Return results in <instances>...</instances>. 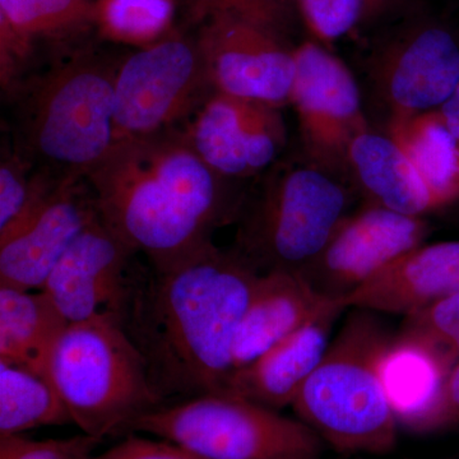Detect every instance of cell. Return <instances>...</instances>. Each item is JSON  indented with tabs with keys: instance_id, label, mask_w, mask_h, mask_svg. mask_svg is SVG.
Wrapping results in <instances>:
<instances>
[{
	"instance_id": "19",
	"label": "cell",
	"mask_w": 459,
	"mask_h": 459,
	"mask_svg": "<svg viewBox=\"0 0 459 459\" xmlns=\"http://www.w3.org/2000/svg\"><path fill=\"white\" fill-rule=\"evenodd\" d=\"M377 371L398 425L413 431L440 424L448 361L427 344L398 333L388 338Z\"/></svg>"
},
{
	"instance_id": "9",
	"label": "cell",
	"mask_w": 459,
	"mask_h": 459,
	"mask_svg": "<svg viewBox=\"0 0 459 459\" xmlns=\"http://www.w3.org/2000/svg\"><path fill=\"white\" fill-rule=\"evenodd\" d=\"M199 49L214 92L281 108L291 104L294 50L279 33L231 14L204 21Z\"/></svg>"
},
{
	"instance_id": "4",
	"label": "cell",
	"mask_w": 459,
	"mask_h": 459,
	"mask_svg": "<svg viewBox=\"0 0 459 459\" xmlns=\"http://www.w3.org/2000/svg\"><path fill=\"white\" fill-rule=\"evenodd\" d=\"M50 377L74 424L101 440L129 434L135 420L165 404L114 313L69 323L54 350Z\"/></svg>"
},
{
	"instance_id": "32",
	"label": "cell",
	"mask_w": 459,
	"mask_h": 459,
	"mask_svg": "<svg viewBox=\"0 0 459 459\" xmlns=\"http://www.w3.org/2000/svg\"><path fill=\"white\" fill-rule=\"evenodd\" d=\"M448 415H459V365L451 371L446 380L440 422Z\"/></svg>"
},
{
	"instance_id": "2",
	"label": "cell",
	"mask_w": 459,
	"mask_h": 459,
	"mask_svg": "<svg viewBox=\"0 0 459 459\" xmlns=\"http://www.w3.org/2000/svg\"><path fill=\"white\" fill-rule=\"evenodd\" d=\"M86 179L102 221L160 268L212 243L235 213L228 179L171 129L115 142Z\"/></svg>"
},
{
	"instance_id": "22",
	"label": "cell",
	"mask_w": 459,
	"mask_h": 459,
	"mask_svg": "<svg viewBox=\"0 0 459 459\" xmlns=\"http://www.w3.org/2000/svg\"><path fill=\"white\" fill-rule=\"evenodd\" d=\"M389 135L427 184L435 207L459 195V142L437 110L392 120Z\"/></svg>"
},
{
	"instance_id": "7",
	"label": "cell",
	"mask_w": 459,
	"mask_h": 459,
	"mask_svg": "<svg viewBox=\"0 0 459 459\" xmlns=\"http://www.w3.org/2000/svg\"><path fill=\"white\" fill-rule=\"evenodd\" d=\"M115 75L93 59L47 74L30 100V151L65 177L86 178L114 146Z\"/></svg>"
},
{
	"instance_id": "16",
	"label": "cell",
	"mask_w": 459,
	"mask_h": 459,
	"mask_svg": "<svg viewBox=\"0 0 459 459\" xmlns=\"http://www.w3.org/2000/svg\"><path fill=\"white\" fill-rule=\"evenodd\" d=\"M459 292V241L420 246L337 303L370 312L411 314Z\"/></svg>"
},
{
	"instance_id": "28",
	"label": "cell",
	"mask_w": 459,
	"mask_h": 459,
	"mask_svg": "<svg viewBox=\"0 0 459 459\" xmlns=\"http://www.w3.org/2000/svg\"><path fill=\"white\" fill-rule=\"evenodd\" d=\"M307 30L320 45H331L367 18V0H295Z\"/></svg>"
},
{
	"instance_id": "11",
	"label": "cell",
	"mask_w": 459,
	"mask_h": 459,
	"mask_svg": "<svg viewBox=\"0 0 459 459\" xmlns=\"http://www.w3.org/2000/svg\"><path fill=\"white\" fill-rule=\"evenodd\" d=\"M427 232L421 217L371 205L344 217L323 252L300 274L320 295L338 301L422 246Z\"/></svg>"
},
{
	"instance_id": "27",
	"label": "cell",
	"mask_w": 459,
	"mask_h": 459,
	"mask_svg": "<svg viewBox=\"0 0 459 459\" xmlns=\"http://www.w3.org/2000/svg\"><path fill=\"white\" fill-rule=\"evenodd\" d=\"M400 333L427 344L449 362L459 355V292L407 316Z\"/></svg>"
},
{
	"instance_id": "33",
	"label": "cell",
	"mask_w": 459,
	"mask_h": 459,
	"mask_svg": "<svg viewBox=\"0 0 459 459\" xmlns=\"http://www.w3.org/2000/svg\"><path fill=\"white\" fill-rule=\"evenodd\" d=\"M437 113L442 117L446 128L459 142V84L449 99L437 108Z\"/></svg>"
},
{
	"instance_id": "23",
	"label": "cell",
	"mask_w": 459,
	"mask_h": 459,
	"mask_svg": "<svg viewBox=\"0 0 459 459\" xmlns=\"http://www.w3.org/2000/svg\"><path fill=\"white\" fill-rule=\"evenodd\" d=\"M74 424L53 380L0 362V437Z\"/></svg>"
},
{
	"instance_id": "1",
	"label": "cell",
	"mask_w": 459,
	"mask_h": 459,
	"mask_svg": "<svg viewBox=\"0 0 459 459\" xmlns=\"http://www.w3.org/2000/svg\"><path fill=\"white\" fill-rule=\"evenodd\" d=\"M259 276L235 250L213 243L168 267L132 263L115 316L165 404L223 394Z\"/></svg>"
},
{
	"instance_id": "3",
	"label": "cell",
	"mask_w": 459,
	"mask_h": 459,
	"mask_svg": "<svg viewBox=\"0 0 459 459\" xmlns=\"http://www.w3.org/2000/svg\"><path fill=\"white\" fill-rule=\"evenodd\" d=\"M388 338L376 319L355 314L296 395L291 407L299 420L337 452L394 451L400 425L377 371Z\"/></svg>"
},
{
	"instance_id": "5",
	"label": "cell",
	"mask_w": 459,
	"mask_h": 459,
	"mask_svg": "<svg viewBox=\"0 0 459 459\" xmlns=\"http://www.w3.org/2000/svg\"><path fill=\"white\" fill-rule=\"evenodd\" d=\"M129 433L170 440L204 459H319L325 443L301 420L230 394L162 404Z\"/></svg>"
},
{
	"instance_id": "25",
	"label": "cell",
	"mask_w": 459,
	"mask_h": 459,
	"mask_svg": "<svg viewBox=\"0 0 459 459\" xmlns=\"http://www.w3.org/2000/svg\"><path fill=\"white\" fill-rule=\"evenodd\" d=\"M0 20L32 40L86 25L93 21V4L90 0H0Z\"/></svg>"
},
{
	"instance_id": "34",
	"label": "cell",
	"mask_w": 459,
	"mask_h": 459,
	"mask_svg": "<svg viewBox=\"0 0 459 459\" xmlns=\"http://www.w3.org/2000/svg\"><path fill=\"white\" fill-rule=\"evenodd\" d=\"M397 0H367V18H373L392 7Z\"/></svg>"
},
{
	"instance_id": "26",
	"label": "cell",
	"mask_w": 459,
	"mask_h": 459,
	"mask_svg": "<svg viewBox=\"0 0 459 459\" xmlns=\"http://www.w3.org/2000/svg\"><path fill=\"white\" fill-rule=\"evenodd\" d=\"M65 177L30 172L20 156L3 160L0 165V234L13 229L30 216Z\"/></svg>"
},
{
	"instance_id": "18",
	"label": "cell",
	"mask_w": 459,
	"mask_h": 459,
	"mask_svg": "<svg viewBox=\"0 0 459 459\" xmlns=\"http://www.w3.org/2000/svg\"><path fill=\"white\" fill-rule=\"evenodd\" d=\"M336 304L316 292L298 272L261 274L238 325L232 352L234 370L255 361Z\"/></svg>"
},
{
	"instance_id": "30",
	"label": "cell",
	"mask_w": 459,
	"mask_h": 459,
	"mask_svg": "<svg viewBox=\"0 0 459 459\" xmlns=\"http://www.w3.org/2000/svg\"><path fill=\"white\" fill-rule=\"evenodd\" d=\"M195 20L231 14L279 33L295 0H186Z\"/></svg>"
},
{
	"instance_id": "14",
	"label": "cell",
	"mask_w": 459,
	"mask_h": 459,
	"mask_svg": "<svg viewBox=\"0 0 459 459\" xmlns=\"http://www.w3.org/2000/svg\"><path fill=\"white\" fill-rule=\"evenodd\" d=\"M377 83L391 122L437 110L459 84L458 36L433 21L401 33L383 53Z\"/></svg>"
},
{
	"instance_id": "13",
	"label": "cell",
	"mask_w": 459,
	"mask_h": 459,
	"mask_svg": "<svg viewBox=\"0 0 459 459\" xmlns=\"http://www.w3.org/2000/svg\"><path fill=\"white\" fill-rule=\"evenodd\" d=\"M186 135L205 165L228 180L264 170L286 142L280 108L217 92L204 100Z\"/></svg>"
},
{
	"instance_id": "10",
	"label": "cell",
	"mask_w": 459,
	"mask_h": 459,
	"mask_svg": "<svg viewBox=\"0 0 459 459\" xmlns=\"http://www.w3.org/2000/svg\"><path fill=\"white\" fill-rule=\"evenodd\" d=\"M291 105L307 153L320 169L347 166L352 141L368 131L360 90L342 60L316 41L294 49Z\"/></svg>"
},
{
	"instance_id": "15",
	"label": "cell",
	"mask_w": 459,
	"mask_h": 459,
	"mask_svg": "<svg viewBox=\"0 0 459 459\" xmlns=\"http://www.w3.org/2000/svg\"><path fill=\"white\" fill-rule=\"evenodd\" d=\"M135 255L99 214L66 249L41 291L68 323L115 314Z\"/></svg>"
},
{
	"instance_id": "20",
	"label": "cell",
	"mask_w": 459,
	"mask_h": 459,
	"mask_svg": "<svg viewBox=\"0 0 459 459\" xmlns=\"http://www.w3.org/2000/svg\"><path fill=\"white\" fill-rule=\"evenodd\" d=\"M347 166L373 205L415 217L437 208L427 184L389 134L362 132L349 148Z\"/></svg>"
},
{
	"instance_id": "17",
	"label": "cell",
	"mask_w": 459,
	"mask_h": 459,
	"mask_svg": "<svg viewBox=\"0 0 459 459\" xmlns=\"http://www.w3.org/2000/svg\"><path fill=\"white\" fill-rule=\"evenodd\" d=\"M342 310L340 304L334 305L255 361L232 371L223 394L276 411L292 406L304 383L327 352L332 325Z\"/></svg>"
},
{
	"instance_id": "24",
	"label": "cell",
	"mask_w": 459,
	"mask_h": 459,
	"mask_svg": "<svg viewBox=\"0 0 459 459\" xmlns=\"http://www.w3.org/2000/svg\"><path fill=\"white\" fill-rule=\"evenodd\" d=\"M175 0H98L93 21L107 39L148 47L170 30Z\"/></svg>"
},
{
	"instance_id": "12",
	"label": "cell",
	"mask_w": 459,
	"mask_h": 459,
	"mask_svg": "<svg viewBox=\"0 0 459 459\" xmlns=\"http://www.w3.org/2000/svg\"><path fill=\"white\" fill-rule=\"evenodd\" d=\"M65 177L38 208L0 234V285L41 291L56 263L99 216L92 189Z\"/></svg>"
},
{
	"instance_id": "31",
	"label": "cell",
	"mask_w": 459,
	"mask_h": 459,
	"mask_svg": "<svg viewBox=\"0 0 459 459\" xmlns=\"http://www.w3.org/2000/svg\"><path fill=\"white\" fill-rule=\"evenodd\" d=\"M89 459H204L170 440L151 439L134 433L126 435L122 442L108 451L93 455Z\"/></svg>"
},
{
	"instance_id": "29",
	"label": "cell",
	"mask_w": 459,
	"mask_h": 459,
	"mask_svg": "<svg viewBox=\"0 0 459 459\" xmlns=\"http://www.w3.org/2000/svg\"><path fill=\"white\" fill-rule=\"evenodd\" d=\"M102 442L84 433L65 439L45 440L4 435L0 437V459H89Z\"/></svg>"
},
{
	"instance_id": "6",
	"label": "cell",
	"mask_w": 459,
	"mask_h": 459,
	"mask_svg": "<svg viewBox=\"0 0 459 459\" xmlns=\"http://www.w3.org/2000/svg\"><path fill=\"white\" fill-rule=\"evenodd\" d=\"M347 193L318 166L277 172L238 230L235 252L259 273H301L343 221Z\"/></svg>"
},
{
	"instance_id": "8",
	"label": "cell",
	"mask_w": 459,
	"mask_h": 459,
	"mask_svg": "<svg viewBox=\"0 0 459 459\" xmlns=\"http://www.w3.org/2000/svg\"><path fill=\"white\" fill-rule=\"evenodd\" d=\"M211 87L197 40L169 32L126 57L115 75V142L168 131Z\"/></svg>"
},
{
	"instance_id": "21",
	"label": "cell",
	"mask_w": 459,
	"mask_h": 459,
	"mask_svg": "<svg viewBox=\"0 0 459 459\" xmlns=\"http://www.w3.org/2000/svg\"><path fill=\"white\" fill-rule=\"evenodd\" d=\"M44 291L0 285V362L51 379L54 350L68 327Z\"/></svg>"
}]
</instances>
